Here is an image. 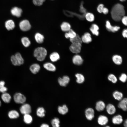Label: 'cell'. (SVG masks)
Segmentation results:
<instances>
[{"mask_svg":"<svg viewBox=\"0 0 127 127\" xmlns=\"http://www.w3.org/2000/svg\"><path fill=\"white\" fill-rule=\"evenodd\" d=\"M125 14L123 6L119 3L115 4L112 8L111 11V15L112 19L116 21H120Z\"/></svg>","mask_w":127,"mask_h":127,"instance_id":"6da1fadb","label":"cell"},{"mask_svg":"<svg viewBox=\"0 0 127 127\" xmlns=\"http://www.w3.org/2000/svg\"><path fill=\"white\" fill-rule=\"evenodd\" d=\"M33 54L34 56L38 60L42 61L45 59L47 54V51L44 47H38L35 49Z\"/></svg>","mask_w":127,"mask_h":127,"instance_id":"7a4b0ae2","label":"cell"},{"mask_svg":"<svg viewBox=\"0 0 127 127\" xmlns=\"http://www.w3.org/2000/svg\"><path fill=\"white\" fill-rule=\"evenodd\" d=\"M19 26L20 29L23 31H28L31 28V25L29 22L27 20H23L20 21Z\"/></svg>","mask_w":127,"mask_h":127,"instance_id":"3957f363","label":"cell"},{"mask_svg":"<svg viewBox=\"0 0 127 127\" xmlns=\"http://www.w3.org/2000/svg\"><path fill=\"white\" fill-rule=\"evenodd\" d=\"M81 43H72L69 47V50L72 53L78 54L81 51Z\"/></svg>","mask_w":127,"mask_h":127,"instance_id":"277c9868","label":"cell"},{"mask_svg":"<svg viewBox=\"0 0 127 127\" xmlns=\"http://www.w3.org/2000/svg\"><path fill=\"white\" fill-rule=\"evenodd\" d=\"M13 99L16 103L19 104L24 103L26 100L25 97L20 93H16L14 96Z\"/></svg>","mask_w":127,"mask_h":127,"instance_id":"5b68a950","label":"cell"},{"mask_svg":"<svg viewBox=\"0 0 127 127\" xmlns=\"http://www.w3.org/2000/svg\"><path fill=\"white\" fill-rule=\"evenodd\" d=\"M85 114L86 119L88 120H91L94 117L95 111L92 108L89 107L86 109Z\"/></svg>","mask_w":127,"mask_h":127,"instance_id":"8992f818","label":"cell"},{"mask_svg":"<svg viewBox=\"0 0 127 127\" xmlns=\"http://www.w3.org/2000/svg\"><path fill=\"white\" fill-rule=\"evenodd\" d=\"M20 111L21 113L24 115L30 114L31 112V107L28 104H24L21 107Z\"/></svg>","mask_w":127,"mask_h":127,"instance_id":"52a82bcc","label":"cell"},{"mask_svg":"<svg viewBox=\"0 0 127 127\" xmlns=\"http://www.w3.org/2000/svg\"><path fill=\"white\" fill-rule=\"evenodd\" d=\"M108 117L104 115H99L98 117L97 120L98 124L101 126L106 125L108 123Z\"/></svg>","mask_w":127,"mask_h":127,"instance_id":"ba28073f","label":"cell"},{"mask_svg":"<svg viewBox=\"0 0 127 127\" xmlns=\"http://www.w3.org/2000/svg\"><path fill=\"white\" fill-rule=\"evenodd\" d=\"M106 27L108 31L113 32L117 31L120 28V27L119 26H112L108 20L106 21Z\"/></svg>","mask_w":127,"mask_h":127,"instance_id":"9c48e42d","label":"cell"},{"mask_svg":"<svg viewBox=\"0 0 127 127\" xmlns=\"http://www.w3.org/2000/svg\"><path fill=\"white\" fill-rule=\"evenodd\" d=\"M72 61L74 64L77 65H80L83 64V60L80 56L77 54L73 56Z\"/></svg>","mask_w":127,"mask_h":127,"instance_id":"30bf717a","label":"cell"},{"mask_svg":"<svg viewBox=\"0 0 127 127\" xmlns=\"http://www.w3.org/2000/svg\"><path fill=\"white\" fill-rule=\"evenodd\" d=\"M22 12V10L21 8L16 7H13L11 10V14L18 17L21 16Z\"/></svg>","mask_w":127,"mask_h":127,"instance_id":"8fae6325","label":"cell"},{"mask_svg":"<svg viewBox=\"0 0 127 127\" xmlns=\"http://www.w3.org/2000/svg\"><path fill=\"white\" fill-rule=\"evenodd\" d=\"M70 79L67 76H64L62 78H59L58 79V82L60 85L63 87H65L69 83Z\"/></svg>","mask_w":127,"mask_h":127,"instance_id":"7c38bea8","label":"cell"},{"mask_svg":"<svg viewBox=\"0 0 127 127\" xmlns=\"http://www.w3.org/2000/svg\"><path fill=\"white\" fill-rule=\"evenodd\" d=\"M81 38L82 42L85 43H89L92 41L91 35L89 32L85 33Z\"/></svg>","mask_w":127,"mask_h":127,"instance_id":"4fadbf2b","label":"cell"},{"mask_svg":"<svg viewBox=\"0 0 127 127\" xmlns=\"http://www.w3.org/2000/svg\"><path fill=\"white\" fill-rule=\"evenodd\" d=\"M106 105L104 102L100 100L96 103L95 108L98 111H103L106 108Z\"/></svg>","mask_w":127,"mask_h":127,"instance_id":"5bb4252c","label":"cell"},{"mask_svg":"<svg viewBox=\"0 0 127 127\" xmlns=\"http://www.w3.org/2000/svg\"><path fill=\"white\" fill-rule=\"evenodd\" d=\"M113 123L115 124L119 125L123 122L122 116L120 115H118L114 116L112 119Z\"/></svg>","mask_w":127,"mask_h":127,"instance_id":"9a60e30c","label":"cell"},{"mask_svg":"<svg viewBox=\"0 0 127 127\" xmlns=\"http://www.w3.org/2000/svg\"><path fill=\"white\" fill-rule=\"evenodd\" d=\"M106 111L109 115H112L116 112V108L115 106L112 104L109 103L106 107Z\"/></svg>","mask_w":127,"mask_h":127,"instance_id":"2e32d148","label":"cell"},{"mask_svg":"<svg viewBox=\"0 0 127 127\" xmlns=\"http://www.w3.org/2000/svg\"><path fill=\"white\" fill-rule=\"evenodd\" d=\"M119 103L118 107L119 108L122 109L123 111H126L127 109V99L126 98L123 99L120 101Z\"/></svg>","mask_w":127,"mask_h":127,"instance_id":"e0dca14e","label":"cell"},{"mask_svg":"<svg viewBox=\"0 0 127 127\" xmlns=\"http://www.w3.org/2000/svg\"><path fill=\"white\" fill-rule=\"evenodd\" d=\"M5 26L7 30H12L15 27V23L12 20H8L5 22Z\"/></svg>","mask_w":127,"mask_h":127,"instance_id":"ac0fdd59","label":"cell"},{"mask_svg":"<svg viewBox=\"0 0 127 127\" xmlns=\"http://www.w3.org/2000/svg\"><path fill=\"white\" fill-rule=\"evenodd\" d=\"M43 67L46 70L50 71H54L56 70V67L53 64L50 62H47L44 64Z\"/></svg>","mask_w":127,"mask_h":127,"instance_id":"d6986e66","label":"cell"},{"mask_svg":"<svg viewBox=\"0 0 127 127\" xmlns=\"http://www.w3.org/2000/svg\"><path fill=\"white\" fill-rule=\"evenodd\" d=\"M60 28L63 32H67L71 28L70 24L68 23L64 22H63L60 25Z\"/></svg>","mask_w":127,"mask_h":127,"instance_id":"ffe728a7","label":"cell"},{"mask_svg":"<svg viewBox=\"0 0 127 127\" xmlns=\"http://www.w3.org/2000/svg\"><path fill=\"white\" fill-rule=\"evenodd\" d=\"M90 29L93 34L96 36H98L99 35V32L98 30L99 29V28L96 24H92L90 28Z\"/></svg>","mask_w":127,"mask_h":127,"instance_id":"44dd1931","label":"cell"},{"mask_svg":"<svg viewBox=\"0 0 127 127\" xmlns=\"http://www.w3.org/2000/svg\"><path fill=\"white\" fill-rule=\"evenodd\" d=\"M40 69L39 65L37 64H34L32 65L30 67V70L31 72L34 74L38 73Z\"/></svg>","mask_w":127,"mask_h":127,"instance_id":"7402d4cb","label":"cell"},{"mask_svg":"<svg viewBox=\"0 0 127 127\" xmlns=\"http://www.w3.org/2000/svg\"><path fill=\"white\" fill-rule=\"evenodd\" d=\"M112 59L114 63L116 65H119L121 64L122 63V58L119 55H114L112 57Z\"/></svg>","mask_w":127,"mask_h":127,"instance_id":"603a6c76","label":"cell"},{"mask_svg":"<svg viewBox=\"0 0 127 127\" xmlns=\"http://www.w3.org/2000/svg\"><path fill=\"white\" fill-rule=\"evenodd\" d=\"M35 39L37 43L41 44L44 42V37L41 34L39 33H37L35 35Z\"/></svg>","mask_w":127,"mask_h":127,"instance_id":"cb8c5ba5","label":"cell"},{"mask_svg":"<svg viewBox=\"0 0 127 127\" xmlns=\"http://www.w3.org/2000/svg\"><path fill=\"white\" fill-rule=\"evenodd\" d=\"M49 57L52 61L55 62L57 61L60 59V56L58 53L56 52H54L50 54Z\"/></svg>","mask_w":127,"mask_h":127,"instance_id":"d4e9b609","label":"cell"},{"mask_svg":"<svg viewBox=\"0 0 127 127\" xmlns=\"http://www.w3.org/2000/svg\"><path fill=\"white\" fill-rule=\"evenodd\" d=\"M1 98L3 101L5 103H8L10 101L11 97L8 93L6 92L3 93L1 95Z\"/></svg>","mask_w":127,"mask_h":127,"instance_id":"484cf974","label":"cell"},{"mask_svg":"<svg viewBox=\"0 0 127 127\" xmlns=\"http://www.w3.org/2000/svg\"><path fill=\"white\" fill-rule=\"evenodd\" d=\"M113 96L116 100L120 101L123 99V95L121 92L118 91H115L113 93Z\"/></svg>","mask_w":127,"mask_h":127,"instance_id":"4316f807","label":"cell"},{"mask_svg":"<svg viewBox=\"0 0 127 127\" xmlns=\"http://www.w3.org/2000/svg\"><path fill=\"white\" fill-rule=\"evenodd\" d=\"M76 33L72 29H70L65 34V36L67 39L73 38L77 35Z\"/></svg>","mask_w":127,"mask_h":127,"instance_id":"83f0119b","label":"cell"},{"mask_svg":"<svg viewBox=\"0 0 127 127\" xmlns=\"http://www.w3.org/2000/svg\"><path fill=\"white\" fill-rule=\"evenodd\" d=\"M18 66L23 64L24 63V60L21 54L19 53H16L14 55Z\"/></svg>","mask_w":127,"mask_h":127,"instance_id":"f1b7e54d","label":"cell"},{"mask_svg":"<svg viewBox=\"0 0 127 127\" xmlns=\"http://www.w3.org/2000/svg\"><path fill=\"white\" fill-rule=\"evenodd\" d=\"M58 110L59 113L62 115L66 114L68 111V108L65 105H64L62 106H59Z\"/></svg>","mask_w":127,"mask_h":127,"instance_id":"f546056e","label":"cell"},{"mask_svg":"<svg viewBox=\"0 0 127 127\" xmlns=\"http://www.w3.org/2000/svg\"><path fill=\"white\" fill-rule=\"evenodd\" d=\"M9 117L11 119L17 118L19 116V113L15 110H12L10 111L8 114Z\"/></svg>","mask_w":127,"mask_h":127,"instance_id":"4dcf8cb0","label":"cell"},{"mask_svg":"<svg viewBox=\"0 0 127 127\" xmlns=\"http://www.w3.org/2000/svg\"><path fill=\"white\" fill-rule=\"evenodd\" d=\"M75 76L76 78V82L79 84L83 83L85 80V78L83 75L79 73H77L75 75Z\"/></svg>","mask_w":127,"mask_h":127,"instance_id":"1f68e13d","label":"cell"},{"mask_svg":"<svg viewBox=\"0 0 127 127\" xmlns=\"http://www.w3.org/2000/svg\"><path fill=\"white\" fill-rule=\"evenodd\" d=\"M84 17L87 21L89 22H92L95 19L94 14L90 12L86 13Z\"/></svg>","mask_w":127,"mask_h":127,"instance_id":"d6a6232c","label":"cell"},{"mask_svg":"<svg viewBox=\"0 0 127 127\" xmlns=\"http://www.w3.org/2000/svg\"><path fill=\"white\" fill-rule=\"evenodd\" d=\"M33 120L32 117L29 114L24 115V122L27 124L31 123Z\"/></svg>","mask_w":127,"mask_h":127,"instance_id":"836d02e7","label":"cell"},{"mask_svg":"<svg viewBox=\"0 0 127 127\" xmlns=\"http://www.w3.org/2000/svg\"><path fill=\"white\" fill-rule=\"evenodd\" d=\"M36 113L38 117H42L45 115V111L43 107H39L37 109Z\"/></svg>","mask_w":127,"mask_h":127,"instance_id":"e575fe53","label":"cell"},{"mask_svg":"<svg viewBox=\"0 0 127 127\" xmlns=\"http://www.w3.org/2000/svg\"><path fill=\"white\" fill-rule=\"evenodd\" d=\"M69 39L71 43H80L82 44V43L81 37L77 34L75 37L70 39Z\"/></svg>","mask_w":127,"mask_h":127,"instance_id":"d590c367","label":"cell"},{"mask_svg":"<svg viewBox=\"0 0 127 127\" xmlns=\"http://www.w3.org/2000/svg\"><path fill=\"white\" fill-rule=\"evenodd\" d=\"M21 42L23 45L25 47H29L31 44V42L27 37H24L21 39Z\"/></svg>","mask_w":127,"mask_h":127,"instance_id":"8d00e7d4","label":"cell"},{"mask_svg":"<svg viewBox=\"0 0 127 127\" xmlns=\"http://www.w3.org/2000/svg\"><path fill=\"white\" fill-rule=\"evenodd\" d=\"M51 123L53 127H59L60 126V120L57 118H55L53 119L51 121Z\"/></svg>","mask_w":127,"mask_h":127,"instance_id":"74e56055","label":"cell"},{"mask_svg":"<svg viewBox=\"0 0 127 127\" xmlns=\"http://www.w3.org/2000/svg\"><path fill=\"white\" fill-rule=\"evenodd\" d=\"M108 79L113 83H116L117 81V79L116 76L113 74H110L107 77Z\"/></svg>","mask_w":127,"mask_h":127,"instance_id":"f35d334b","label":"cell"},{"mask_svg":"<svg viewBox=\"0 0 127 127\" xmlns=\"http://www.w3.org/2000/svg\"><path fill=\"white\" fill-rule=\"evenodd\" d=\"M5 82L3 81H0V92L4 93L7 91V88L4 86Z\"/></svg>","mask_w":127,"mask_h":127,"instance_id":"ab89813d","label":"cell"},{"mask_svg":"<svg viewBox=\"0 0 127 127\" xmlns=\"http://www.w3.org/2000/svg\"><path fill=\"white\" fill-rule=\"evenodd\" d=\"M119 80L123 83H125L127 81V76L126 74L124 73L121 74L119 78Z\"/></svg>","mask_w":127,"mask_h":127,"instance_id":"60d3db41","label":"cell"},{"mask_svg":"<svg viewBox=\"0 0 127 127\" xmlns=\"http://www.w3.org/2000/svg\"><path fill=\"white\" fill-rule=\"evenodd\" d=\"M45 0H33V3L35 5L40 6L42 5Z\"/></svg>","mask_w":127,"mask_h":127,"instance_id":"b9f144b4","label":"cell"},{"mask_svg":"<svg viewBox=\"0 0 127 127\" xmlns=\"http://www.w3.org/2000/svg\"><path fill=\"white\" fill-rule=\"evenodd\" d=\"M104 7V5L102 4H99L97 8V11L99 13H102L103 9Z\"/></svg>","mask_w":127,"mask_h":127,"instance_id":"7bdbcfd3","label":"cell"},{"mask_svg":"<svg viewBox=\"0 0 127 127\" xmlns=\"http://www.w3.org/2000/svg\"><path fill=\"white\" fill-rule=\"evenodd\" d=\"M121 20L123 24L127 26V17L124 16L122 18Z\"/></svg>","mask_w":127,"mask_h":127,"instance_id":"ee69618b","label":"cell"},{"mask_svg":"<svg viewBox=\"0 0 127 127\" xmlns=\"http://www.w3.org/2000/svg\"><path fill=\"white\" fill-rule=\"evenodd\" d=\"M80 11L81 12L85 14L86 13V9L83 6V3L82 2L81 4L80 8Z\"/></svg>","mask_w":127,"mask_h":127,"instance_id":"f6af8a7d","label":"cell"},{"mask_svg":"<svg viewBox=\"0 0 127 127\" xmlns=\"http://www.w3.org/2000/svg\"><path fill=\"white\" fill-rule=\"evenodd\" d=\"M122 35L124 38L127 37V29H124L122 32Z\"/></svg>","mask_w":127,"mask_h":127,"instance_id":"bcb514c9","label":"cell"},{"mask_svg":"<svg viewBox=\"0 0 127 127\" xmlns=\"http://www.w3.org/2000/svg\"><path fill=\"white\" fill-rule=\"evenodd\" d=\"M108 9L107 8L104 7L103 9L102 13L104 14H106L108 13Z\"/></svg>","mask_w":127,"mask_h":127,"instance_id":"7dc6e473","label":"cell"},{"mask_svg":"<svg viewBox=\"0 0 127 127\" xmlns=\"http://www.w3.org/2000/svg\"><path fill=\"white\" fill-rule=\"evenodd\" d=\"M40 127H49V125L43 123L41 125Z\"/></svg>","mask_w":127,"mask_h":127,"instance_id":"c3c4849f","label":"cell"},{"mask_svg":"<svg viewBox=\"0 0 127 127\" xmlns=\"http://www.w3.org/2000/svg\"><path fill=\"white\" fill-rule=\"evenodd\" d=\"M123 125L124 127H127V120L126 119L124 122Z\"/></svg>","mask_w":127,"mask_h":127,"instance_id":"681fc988","label":"cell"},{"mask_svg":"<svg viewBox=\"0 0 127 127\" xmlns=\"http://www.w3.org/2000/svg\"><path fill=\"white\" fill-rule=\"evenodd\" d=\"M119 0L121 2H123L125 1L126 0Z\"/></svg>","mask_w":127,"mask_h":127,"instance_id":"f907efd6","label":"cell"},{"mask_svg":"<svg viewBox=\"0 0 127 127\" xmlns=\"http://www.w3.org/2000/svg\"><path fill=\"white\" fill-rule=\"evenodd\" d=\"M104 127H110V126H105Z\"/></svg>","mask_w":127,"mask_h":127,"instance_id":"816d5d0a","label":"cell"},{"mask_svg":"<svg viewBox=\"0 0 127 127\" xmlns=\"http://www.w3.org/2000/svg\"><path fill=\"white\" fill-rule=\"evenodd\" d=\"M1 101L0 100V106H1Z\"/></svg>","mask_w":127,"mask_h":127,"instance_id":"f5cc1de1","label":"cell"}]
</instances>
